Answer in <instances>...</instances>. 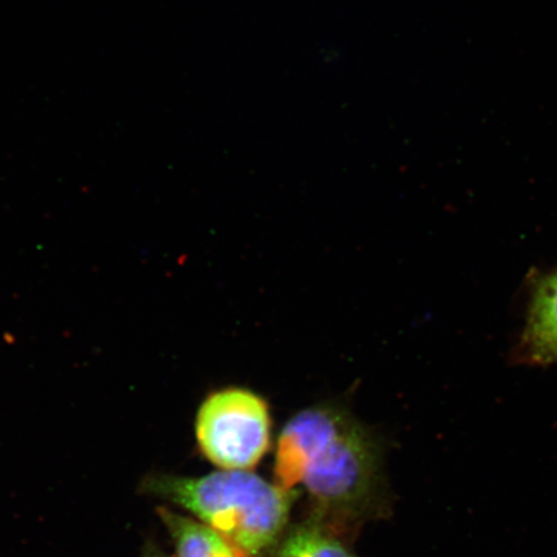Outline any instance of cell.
<instances>
[{
	"instance_id": "277c9868",
	"label": "cell",
	"mask_w": 557,
	"mask_h": 557,
	"mask_svg": "<svg viewBox=\"0 0 557 557\" xmlns=\"http://www.w3.org/2000/svg\"><path fill=\"white\" fill-rule=\"evenodd\" d=\"M524 348L535 363L557 360V271L543 278L534 292Z\"/></svg>"
},
{
	"instance_id": "3957f363",
	"label": "cell",
	"mask_w": 557,
	"mask_h": 557,
	"mask_svg": "<svg viewBox=\"0 0 557 557\" xmlns=\"http://www.w3.org/2000/svg\"><path fill=\"white\" fill-rule=\"evenodd\" d=\"M195 433L208 461L221 470L249 471L270 447L268 403L247 388L219 389L201 403Z\"/></svg>"
},
{
	"instance_id": "8992f818",
	"label": "cell",
	"mask_w": 557,
	"mask_h": 557,
	"mask_svg": "<svg viewBox=\"0 0 557 557\" xmlns=\"http://www.w3.org/2000/svg\"><path fill=\"white\" fill-rule=\"evenodd\" d=\"M275 557H357L343 535L309 518L288 529Z\"/></svg>"
},
{
	"instance_id": "6da1fadb",
	"label": "cell",
	"mask_w": 557,
	"mask_h": 557,
	"mask_svg": "<svg viewBox=\"0 0 557 557\" xmlns=\"http://www.w3.org/2000/svg\"><path fill=\"white\" fill-rule=\"evenodd\" d=\"M274 479L288 492L301 487L310 518L343 537L389 507L381 444L338 404L290 418L278 436Z\"/></svg>"
},
{
	"instance_id": "7a4b0ae2",
	"label": "cell",
	"mask_w": 557,
	"mask_h": 557,
	"mask_svg": "<svg viewBox=\"0 0 557 557\" xmlns=\"http://www.w3.org/2000/svg\"><path fill=\"white\" fill-rule=\"evenodd\" d=\"M139 492L185 508L239 557H275L297 496L248 470L200 478L154 472L143 479Z\"/></svg>"
},
{
	"instance_id": "52a82bcc",
	"label": "cell",
	"mask_w": 557,
	"mask_h": 557,
	"mask_svg": "<svg viewBox=\"0 0 557 557\" xmlns=\"http://www.w3.org/2000/svg\"><path fill=\"white\" fill-rule=\"evenodd\" d=\"M141 557H165V556L159 552L157 546H148L145 548V552Z\"/></svg>"
},
{
	"instance_id": "5b68a950",
	"label": "cell",
	"mask_w": 557,
	"mask_h": 557,
	"mask_svg": "<svg viewBox=\"0 0 557 557\" xmlns=\"http://www.w3.org/2000/svg\"><path fill=\"white\" fill-rule=\"evenodd\" d=\"M177 557H239L232 546L203 522L184 517L169 507L158 508Z\"/></svg>"
}]
</instances>
